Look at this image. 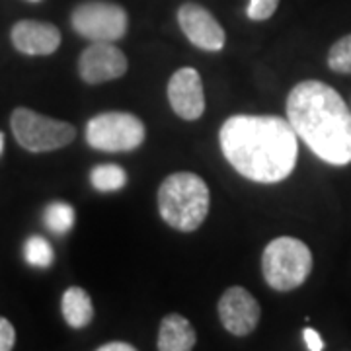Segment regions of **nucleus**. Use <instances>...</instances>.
<instances>
[{
    "label": "nucleus",
    "mask_w": 351,
    "mask_h": 351,
    "mask_svg": "<svg viewBox=\"0 0 351 351\" xmlns=\"http://www.w3.org/2000/svg\"><path fill=\"white\" fill-rule=\"evenodd\" d=\"M328 66L338 75H351V34L338 39L330 47Z\"/></svg>",
    "instance_id": "18"
},
{
    "label": "nucleus",
    "mask_w": 351,
    "mask_h": 351,
    "mask_svg": "<svg viewBox=\"0 0 351 351\" xmlns=\"http://www.w3.org/2000/svg\"><path fill=\"white\" fill-rule=\"evenodd\" d=\"M262 271L265 283L276 291L287 293L301 287L313 271L311 248L293 237L271 240L263 250Z\"/></svg>",
    "instance_id": "4"
},
{
    "label": "nucleus",
    "mask_w": 351,
    "mask_h": 351,
    "mask_svg": "<svg viewBox=\"0 0 351 351\" xmlns=\"http://www.w3.org/2000/svg\"><path fill=\"white\" fill-rule=\"evenodd\" d=\"M147 129L137 115L127 112H106L92 117L86 125L88 145L96 151H135L145 143Z\"/></svg>",
    "instance_id": "6"
},
{
    "label": "nucleus",
    "mask_w": 351,
    "mask_h": 351,
    "mask_svg": "<svg viewBox=\"0 0 351 351\" xmlns=\"http://www.w3.org/2000/svg\"><path fill=\"white\" fill-rule=\"evenodd\" d=\"M14 138L29 152H49L71 145L76 137V129L66 121H57L41 113L16 108L12 112Z\"/></svg>",
    "instance_id": "5"
},
{
    "label": "nucleus",
    "mask_w": 351,
    "mask_h": 351,
    "mask_svg": "<svg viewBox=\"0 0 351 351\" xmlns=\"http://www.w3.org/2000/svg\"><path fill=\"white\" fill-rule=\"evenodd\" d=\"M302 338H304V343L308 351H322L324 350V341L320 338V334L313 330V328H304L302 330Z\"/></svg>",
    "instance_id": "21"
},
{
    "label": "nucleus",
    "mask_w": 351,
    "mask_h": 351,
    "mask_svg": "<svg viewBox=\"0 0 351 351\" xmlns=\"http://www.w3.org/2000/svg\"><path fill=\"white\" fill-rule=\"evenodd\" d=\"M24 256L25 262L34 265V267H39V269L49 267L53 263V258H55L53 246L43 237H29L25 240Z\"/></svg>",
    "instance_id": "17"
},
{
    "label": "nucleus",
    "mask_w": 351,
    "mask_h": 351,
    "mask_svg": "<svg viewBox=\"0 0 351 351\" xmlns=\"http://www.w3.org/2000/svg\"><path fill=\"white\" fill-rule=\"evenodd\" d=\"M16 343V330L12 322L0 316V351H12Z\"/></svg>",
    "instance_id": "20"
},
{
    "label": "nucleus",
    "mask_w": 351,
    "mask_h": 351,
    "mask_svg": "<svg viewBox=\"0 0 351 351\" xmlns=\"http://www.w3.org/2000/svg\"><path fill=\"white\" fill-rule=\"evenodd\" d=\"M178 24L184 36L203 51H221L225 47V29L207 8L188 2L178 10Z\"/></svg>",
    "instance_id": "10"
},
{
    "label": "nucleus",
    "mask_w": 351,
    "mask_h": 351,
    "mask_svg": "<svg viewBox=\"0 0 351 351\" xmlns=\"http://www.w3.org/2000/svg\"><path fill=\"white\" fill-rule=\"evenodd\" d=\"M12 43L24 55H51L61 45L59 27L38 20H20L12 27Z\"/></svg>",
    "instance_id": "12"
},
{
    "label": "nucleus",
    "mask_w": 351,
    "mask_h": 351,
    "mask_svg": "<svg viewBox=\"0 0 351 351\" xmlns=\"http://www.w3.org/2000/svg\"><path fill=\"white\" fill-rule=\"evenodd\" d=\"M71 24L78 36L90 41H117L127 34V12L113 2L90 0L78 4L71 14Z\"/></svg>",
    "instance_id": "7"
},
{
    "label": "nucleus",
    "mask_w": 351,
    "mask_h": 351,
    "mask_svg": "<svg viewBox=\"0 0 351 351\" xmlns=\"http://www.w3.org/2000/svg\"><path fill=\"white\" fill-rule=\"evenodd\" d=\"M61 311L71 328H86L94 318V304L82 287H69L61 299Z\"/></svg>",
    "instance_id": "14"
},
{
    "label": "nucleus",
    "mask_w": 351,
    "mask_h": 351,
    "mask_svg": "<svg viewBox=\"0 0 351 351\" xmlns=\"http://www.w3.org/2000/svg\"><path fill=\"white\" fill-rule=\"evenodd\" d=\"M96 351H137V348H133L131 343H125V341H110Z\"/></svg>",
    "instance_id": "22"
},
{
    "label": "nucleus",
    "mask_w": 351,
    "mask_h": 351,
    "mask_svg": "<svg viewBox=\"0 0 351 351\" xmlns=\"http://www.w3.org/2000/svg\"><path fill=\"white\" fill-rule=\"evenodd\" d=\"M29 2H39V0H29Z\"/></svg>",
    "instance_id": "24"
},
{
    "label": "nucleus",
    "mask_w": 351,
    "mask_h": 351,
    "mask_svg": "<svg viewBox=\"0 0 351 351\" xmlns=\"http://www.w3.org/2000/svg\"><path fill=\"white\" fill-rule=\"evenodd\" d=\"M158 211L176 230L191 232L199 228L209 213V188L205 180L191 172L170 174L158 189Z\"/></svg>",
    "instance_id": "3"
},
{
    "label": "nucleus",
    "mask_w": 351,
    "mask_h": 351,
    "mask_svg": "<svg viewBox=\"0 0 351 351\" xmlns=\"http://www.w3.org/2000/svg\"><path fill=\"white\" fill-rule=\"evenodd\" d=\"M277 6H279V0H250L246 14L250 20L262 22V20H267L276 14Z\"/></svg>",
    "instance_id": "19"
},
{
    "label": "nucleus",
    "mask_w": 351,
    "mask_h": 351,
    "mask_svg": "<svg viewBox=\"0 0 351 351\" xmlns=\"http://www.w3.org/2000/svg\"><path fill=\"white\" fill-rule=\"evenodd\" d=\"M219 141L228 164L260 184L289 178L299 156L295 129L276 115H234L221 127Z\"/></svg>",
    "instance_id": "1"
},
{
    "label": "nucleus",
    "mask_w": 351,
    "mask_h": 351,
    "mask_svg": "<svg viewBox=\"0 0 351 351\" xmlns=\"http://www.w3.org/2000/svg\"><path fill=\"white\" fill-rule=\"evenodd\" d=\"M287 121L324 162H351V113L343 98L320 80H304L287 98Z\"/></svg>",
    "instance_id": "2"
},
{
    "label": "nucleus",
    "mask_w": 351,
    "mask_h": 351,
    "mask_svg": "<svg viewBox=\"0 0 351 351\" xmlns=\"http://www.w3.org/2000/svg\"><path fill=\"white\" fill-rule=\"evenodd\" d=\"M197 334L182 314L164 316L158 330V351H191L195 348Z\"/></svg>",
    "instance_id": "13"
},
{
    "label": "nucleus",
    "mask_w": 351,
    "mask_h": 351,
    "mask_svg": "<svg viewBox=\"0 0 351 351\" xmlns=\"http://www.w3.org/2000/svg\"><path fill=\"white\" fill-rule=\"evenodd\" d=\"M90 182L98 191H117L125 188L127 174L125 170L117 164H100L90 172Z\"/></svg>",
    "instance_id": "15"
},
{
    "label": "nucleus",
    "mask_w": 351,
    "mask_h": 351,
    "mask_svg": "<svg viewBox=\"0 0 351 351\" xmlns=\"http://www.w3.org/2000/svg\"><path fill=\"white\" fill-rule=\"evenodd\" d=\"M45 225L55 234H66L75 225V209L64 201H53L45 209Z\"/></svg>",
    "instance_id": "16"
},
{
    "label": "nucleus",
    "mask_w": 351,
    "mask_h": 351,
    "mask_svg": "<svg viewBox=\"0 0 351 351\" xmlns=\"http://www.w3.org/2000/svg\"><path fill=\"white\" fill-rule=\"evenodd\" d=\"M2 151H4V135L0 133V154H2Z\"/></svg>",
    "instance_id": "23"
},
{
    "label": "nucleus",
    "mask_w": 351,
    "mask_h": 351,
    "mask_svg": "<svg viewBox=\"0 0 351 351\" xmlns=\"http://www.w3.org/2000/svg\"><path fill=\"white\" fill-rule=\"evenodd\" d=\"M168 100L174 113H178L182 119H199L205 112V94L199 73L191 66L176 71L168 82Z\"/></svg>",
    "instance_id": "11"
},
{
    "label": "nucleus",
    "mask_w": 351,
    "mask_h": 351,
    "mask_svg": "<svg viewBox=\"0 0 351 351\" xmlns=\"http://www.w3.org/2000/svg\"><path fill=\"white\" fill-rule=\"evenodd\" d=\"M260 316L262 308L258 301L252 297V293L239 285L226 289L219 301V318L232 336L242 338L252 334L260 322Z\"/></svg>",
    "instance_id": "9"
},
{
    "label": "nucleus",
    "mask_w": 351,
    "mask_h": 351,
    "mask_svg": "<svg viewBox=\"0 0 351 351\" xmlns=\"http://www.w3.org/2000/svg\"><path fill=\"white\" fill-rule=\"evenodd\" d=\"M78 73L88 84H101L127 73V57L110 41H92L78 59Z\"/></svg>",
    "instance_id": "8"
}]
</instances>
